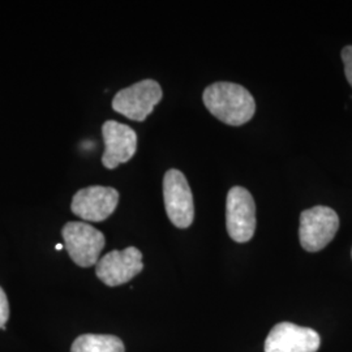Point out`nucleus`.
Segmentation results:
<instances>
[{"mask_svg":"<svg viewBox=\"0 0 352 352\" xmlns=\"http://www.w3.org/2000/svg\"><path fill=\"white\" fill-rule=\"evenodd\" d=\"M202 100L209 113L228 126H243L256 113L251 93L234 82H214L204 90Z\"/></svg>","mask_w":352,"mask_h":352,"instance_id":"obj_1","label":"nucleus"},{"mask_svg":"<svg viewBox=\"0 0 352 352\" xmlns=\"http://www.w3.org/2000/svg\"><path fill=\"white\" fill-rule=\"evenodd\" d=\"M340 228V217L329 206L317 205L300 214L299 239L302 250L318 252L334 239Z\"/></svg>","mask_w":352,"mask_h":352,"instance_id":"obj_2","label":"nucleus"},{"mask_svg":"<svg viewBox=\"0 0 352 352\" xmlns=\"http://www.w3.org/2000/svg\"><path fill=\"white\" fill-rule=\"evenodd\" d=\"M64 247L75 264L90 267L100 261L104 248V235L96 227L85 222H68L62 231Z\"/></svg>","mask_w":352,"mask_h":352,"instance_id":"obj_3","label":"nucleus"},{"mask_svg":"<svg viewBox=\"0 0 352 352\" xmlns=\"http://www.w3.org/2000/svg\"><path fill=\"white\" fill-rule=\"evenodd\" d=\"M164 91L154 80H142L126 89H122L113 97V109L135 122H144L161 102Z\"/></svg>","mask_w":352,"mask_h":352,"instance_id":"obj_4","label":"nucleus"},{"mask_svg":"<svg viewBox=\"0 0 352 352\" xmlns=\"http://www.w3.org/2000/svg\"><path fill=\"white\" fill-rule=\"evenodd\" d=\"M164 200L168 219L177 228H188L195 219V204L188 180L171 168L164 176Z\"/></svg>","mask_w":352,"mask_h":352,"instance_id":"obj_5","label":"nucleus"},{"mask_svg":"<svg viewBox=\"0 0 352 352\" xmlns=\"http://www.w3.org/2000/svg\"><path fill=\"white\" fill-rule=\"evenodd\" d=\"M226 227L230 238L247 243L256 231V204L248 189L232 187L227 193Z\"/></svg>","mask_w":352,"mask_h":352,"instance_id":"obj_6","label":"nucleus"},{"mask_svg":"<svg viewBox=\"0 0 352 352\" xmlns=\"http://www.w3.org/2000/svg\"><path fill=\"white\" fill-rule=\"evenodd\" d=\"M142 269V253L136 247H128L101 257L96 265V274L106 286L116 287L133 279Z\"/></svg>","mask_w":352,"mask_h":352,"instance_id":"obj_7","label":"nucleus"},{"mask_svg":"<svg viewBox=\"0 0 352 352\" xmlns=\"http://www.w3.org/2000/svg\"><path fill=\"white\" fill-rule=\"evenodd\" d=\"M119 192L111 187L91 186L80 189L74 197L71 209L77 217L89 222H102L115 212Z\"/></svg>","mask_w":352,"mask_h":352,"instance_id":"obj_8","label":"nucleus"},{"mask_svg":"<svg viewBox=\"0 0 352 352\" xmlns=\"http://www.w3.org/2000/svg\"><path fill=\"white\" fill-rule=\"evenodd\" d=\"M321 344L318 333L292 322H279L265 340V352H317Z\"/></svg>","mask_w":352,"mask_h":352,"instance_id":"obj_9","label":"nucleus"},{"mask_svg":"<svg viewBox=\"0 0 352 352\" xmlns=\"http://www.w3.org/2000/svg\"><path fill=\"white\" fill-rule=\"evenodd\" d=\"M102 135L104 140V153L102 164L113 170L119 164H126L138 151V135L126 124L115 120H107L102 126Z\"/></svg>","mask_w":352,"mask_h":352,"instance_id":"obj_10","label":"nucleus"},{"mask_svg":"<svg viewBox=\"0 0 352 352\" xmlns=\"http://www.w3.org/2000/svg\"><path fill=\"white\" fill-rule=\"evenodd\" d=\"M71 352H126V347L115 336L84 334L76 338Z\"/></svg>","mask_w":352,"mask_h":352,"instance_id":"obj_11","label":"nucleus"},{"mask_svg":"<svg viewBox=\"0 0 352 352\" xmlns=\"http://www.w3.org/2000/svg\"><path fill=\"white\" fill-rule=\"evenodd\" d=\"M10 318V304L4 289L0 287V329H6V324Z\"/></svg>","mask_w":352,"mask_h":352,"instance_id":"obj_12","label":"nucleus"},{"mask_svg":"<svg viewBox=\"0 0 352 352\" xmlns=\"http://www.w3.org/2000/svg\"><path fill=\"white\" fill-rule=\"evenodd\" d=\"M342 60L344 63L346 78L352 87V46H346L342 50Z\"/></svg>","mask_w":352,"mask_h":352,"instance_id":"obj_13","label":"nucleus"},{"mask_svg":"<svg viewBox=\"0 0 352 352\" xmlns=\"http://www.w3.org/2000/svg\"><path fill=\"white\" fill-rule=\"evenodd\" d=\"M55 250H56V251H60V250H63V245H62V244H56Z\"/></svg>","mask_w":352,"mask_h":352,"instance_id":"obj_14","label":"nucleus"},{"mask_svg":"<svg viewBox=\"0 0 352 352\" xmlns=\"http://www.w3.org/2000/svg\"><path fill=\"white\" fill-rule=\"evenodd\" d=\"M351 254H352V252H351Z\"/></svg>","mask_w":352,"mask_h":352,"instance_id":"obj_15","label":"nucleus"}]
</instances>
